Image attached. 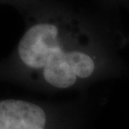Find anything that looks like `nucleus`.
Segmentation results:
<instances>
[{"label":"nucleus","mask_w":129,"mask_h":129,"mask_svg":"<svg viewBox=\"0 0 129 129\" xmlns=\"http://www.w3.org/2000/svg\"><path fill=\"white\" fill-rule=\"evenodd\" d=\"M20 15L25 29L13 51L0 58V82L55 94L95 75L96 57L79 47L87 33L65 5L36 0Z\"/></svg>","instance_id":"nucleus-1"},{"label":"nucleus","mask_w":129,"mask_h":129,"mask_svg":"<svg viewBox=\"0 0 129 129\" xmlns=\"http://www.w3.org/2000/svg\"><path fill=\"white\" fill-rule=\"evenodd\" d=\"M0 129H67L64 105L52 101L0 99Z\"/></svg>","instance_id":"nucleus-2"}]
</instances>
